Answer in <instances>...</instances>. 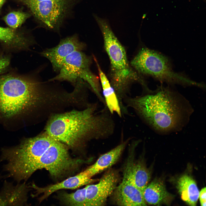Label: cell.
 Returning a JSON list of instances; mask_svg holds the SVG:
<instances>
[{
  "instance_id": "cell-1",
  "label": "cell",
  "mask_w": 206,
  "mask_h": 206,
  "mask_svg": "<svg viewBox=\"0 0 206 206\" xmlns=\"http://www.w3.org/2000/svg\"><path fill=\"white\" fill-rule=\"evenodd\" d=\"M66 102L58 85L12 74L0 76V114L5 118L34 112L44 121L62 111Z\"/></svg>"
},
{
  "instance_id": "cell-2",
  "label": "cell",
  "mask_w": 206,
  "mask_h": 206,
  "mask_svg": "<svg viewBox=\"0 0 206 206\" xmlns=\"http://www.w3.org/2000/svg\"><path fill=\"white\" fill-rule=\"evenodd\" d=\"M97 102L82 109L54 114L47 120L44 130L72 150H79L93 139L107 138L114 133L115 123L107 107L98 110Z\"/></svg>"
},
{
  "instance_id": "cell-3",
  "label": "cell",
  "mask_w": 206,
  "mask_h": 206,
  "mask_svg": "<svg viewBox=\"0 0 206 206\" xmlns=\"http://www.w3.org/2000/svg\"><path fill=\"white\" fill-rule=\"evenodd\" d=\"M123 102L147 125L160 134L181 130L193 112L186 98L167 87H160L155 92L135 97L127 96Z\"/></svg>"
},
{
  "instance_id": "cell-4",
  "label": "cell",
  "mask_w": 206,
  "mask_h": 206,
  "mask_svg": "<svg viewBox=\"0 0 206 206\" xmlns=\"http://www.w3.org/2000/svg\"><path fill=\"white\" fill-rule=\"evenodd\" d=\"M94 16L102 31L104 47L110 59L112 78L111 85L114 88L120 105L127 96L129 84L134 81H140L146 86L130 66L124 48L112 30L108 21L96 15Z\"/></svg>"
},
{
  "instance_id": "cell-5",
  "label": "cell",
  "mask_w": 206,
  "mask_h": 206,
  "mask_svg": "<svg viewBox=\"0 0 206 206\" xmlns=\"http://www.w3.org/2000/svg\"><path fill=\"white\" fill-rule=\"evenodd\" d=\"M131 65L139 73L150 76L161 82L205 87L203 84L174 72L166 57L148 48H142L131 61Z\"/></svg>"
},
{
  "instance_id": "cell-6",
  "label": "cell",
  "mask_w": 206,
  "mask_h": 206,
  "mask_svg": "<svg viewBox=\"0 0 206 206\" xmlns=\"http://www.w3.org/2000/svg\"><path fill=\"white\" fill-rule=\"evenodd\" d=\"M91 63L90 57L82 51H75L66 57L58 74L48 81H66L74 86L77 80L81 79L88 83L100 101L105 105L98 78L90 70Z\"/></svg>"
},
{
  "instance_id": "cell-7",
  "label": "cell",
  "mask_w": 206,
  "mask_h": 206,
  "mask_svg": "<svg viewBox=\"0 0 206 206\" xmlns=\"http://www.w3.org/2000/svg\"><path fill=\"white\" fill-rule=\"evenodd\" d=\"M47 28L58 31L77 0H15Z\"/></svg>"
},
{
  "instance_id": "cell-8",
  "label": "cell",
  "mask_w": 206,
  "mask_h": 206,
  "mask_svg": "<svg viewBox=\"0 0 206 206\" xmlns=\"http://www.w3.org/2000/svg\"><path fill=\"white\" fill-rule=\"evenodd\" d=\"M68 149L66 145L56 139L37 160L33 167V173L44 169L53 177L58 178L78 167L83 161L72 158Z\"/></svg>"
},
{
  "instance_id": "cell-9",
  "label": "cell",
  "mask_w": 206,
  "mask_h": 206,
  "mask_svg": "<svg viewBox=\"0 0 206 206\" xmlns=\"http://www.w3.org/2000/svg\"><path fill=\"white\" fill-rule=\"evenodd\" d=\"M119 176L117 172L109 170L95 184L86 186L87 206L104 205L108 198L112 194L117 185Z\"/></svg>"
},
{
  "instance_id": "cell-10",
  "label": "cell",
  "mask_w": 206,
  "mask_h": 206,
  "mask_svg": "<svg viewBox=\"0 0 206 206\" xmlns=\"http://www.w3.org/2000/svg\"><path fill=\"white\" fill-rule=\"evenodd\" d=\"M86 47L85 44L80 41L78 35L75 34L62 39L57 45L46 49L40 54L49 61L54 71L58 72L68 55L75 51H82Z\"/></svg>"
},
{
  "instance_id": "cell-11",
  "label": "cell",
  "mask_w": 206,
  "mask_h": 206,
  "mask_svg": "<svg viewBox=\"0 0 206 206\" xmlns=\"http://www.w3.org/2000/svg\"><path fill=\"white\" fill-rule=\"evenodd\" d=\"M112 194L115 203L121 206H146L142 191L131 182L123 178Z\"/></svg>"
},
{
  "instance_id": "cell-12",
  "label": "cell",
  "mask_w": 206,
  "mask_h": 206,
  "mask_svg": "<svg viewBox=\"0 0 206 206\" xmlns=\"http://www.w3.org/2000/svg\"><path fill=\"white\" fill-rule=\"evenodd\" d=\"M123 178L134 184L142 192L148 184L150 173L142 161L135 160L132 157L128 159L123 171Z\"/></svg>"
},
{
  "instance_id": "cell-13",
  "label": "cell",
  "mask_w": 206,
  "mask_h": 206,
  "mask_svg": "<svg viewBox=\"0 0 206 206\" xmlns=\"http://www.w3.org/2000/svg\"><path fill=\"white\" fill-rule=\"evenodd\" d=\"M96 181V179H93L88 177L83 171L60 182L45 187H38L34 184H33L32 186L36 190V193L35 195L43 194L40 199L41 201L57 190L63 189H75L94 182Z\"/></svg>"
},
{
  "instance_id": "cell-14",
  "label": "cell",
  "mask_w": 206,
  "mask_h": 206,
  "mask_svg": "<svg viewBox=\"0 0 206 206\" xmlns=\"http://www.w3.org/2000/svg\"><path fill=\"white\" fill-rule=\"evenodd\" d=\"M0 41L9 48L17 50L27 49L35 43L23 30L1 26Z\"/></svg>"
},
{
  "instance_id": "cell-15",
  "label": "cell",
  "mask_w": 206,
  "mask_h": 206,
  "mask_svg": "<svg viewBox=\"0 0 206 206\" xmlns=\"http://www.w3.org/2000/svg\"><path fill=\"white\" fill-rule=\"evenodd\" d=\"M131 138H128L110 151L101 155L92 165L84 171L89 177L108 169L114 165L120 157Z\"/></svg>"
},
{
  "instance_id": "cell-16",
  "label": "cell",
  "mask_w": 206,
  "mask_h": 206,
  "mask_svg": "<svg viewBox=\"0 0 206 206\" xmlns=\"http://www.w3.org/2000/svg\"><path fill=\"white\" fill-rule=\"evenodd\" d=\"M94 60L99 72L106 106L112 114L115 112L119 117H122L121 107L116 92L101 69L96 60L95 58Z\"/></svg>"
},
{
  "instance_id": "cell-17",
  "label": "cell",
  "mask_w": 206,
  "mask_h": 206,
  "mask_svg": "<svg viewBox=\"0 0 206 206\" xmlns=\"http://www.w3.org/2000/svg\"><path fill=\"white\" fill-rule=\"evenodd\" d=\"M177 188L182 199L191 206H196L199 191L195 181L190 176L184 175L178 179Z\"/></svg>"
},
{
  "instance_id": "cell-18",
  "label": "cell",
  "mask_w": 206,
  "mask_h": 206,
  "mask_svg": "<svg viewBox=\"0 0 206 206\" xmlns=\"http://www.w3.org/2000/svg\"><path fill=\"white\" fill-rule=\"evenodd\" d=\"M142 192L146 203L151 205L160 204L166 202L170 196L163 182L157 179L148 184Z\"/></svg>"
},
{
  "instance_id": "cell-19",
  "label": "cell",
  "mask_w": 206,
  "mask_h": 206,
  "mask_svg": "<svg viewBox=\"0 0 206 206\" xmlns=\"http://www.w3.org/2000/svg\"><path fill=\"white\" fill-rule=\"evenodd\" d=\"M0 193V205L8 204L23 205L27 199L28 189L25 183L17 186H11L10 187L6 185Z\"/></svg>"
},
{
  "instance_id": "cell-20",
  "label": "cell",
  "mask_w": 206,
  "mask_h": 206,
  "mask_svg": "<svg viewBox=\"0 0 206 206\" xmlns=\"http://www.w3.org/2000/svg\"><path fill=\"white\" fill-rule=\"evenodd\" d=\"M60 199L67 205L86 206V187L70 193L63 192L60 195Z\"/></svg>"
},
{
  "instance_id": "cell-21",
  "label": "cell",
  "mask_w": 206,
  "mask_h": 206,
  "mask_svg": "<svg viewBox=\"0 0 206 206\" xmlns=\"http://www.w3.org/2000/svg\"><path fill=\"white\" fill-rule=\"evenodd\" d=\"M31 16L30 13L22 10L13 11L4 16L2 19L9 27L17 29Z\"/></svg>"
},
{
  "instance_id": "cell-22",
  "label": "cell",
  "mask_w": 206,
  "mask_h": 206,
  "mask_svg": "<svg viewBox=\"0 0 206 206\" xmlns=\"http://www.w3.org/2000/svg\"><path fill=\"white\" fill-rule=\"evenodd\" d=\"M9 62V58L0 55V76L7 69Z\"/></svg>"
},
{
  "instance_id": "cell-23",
  "label": "cell",
  "mask_w": 206,
  "mask_h": 206,
  "mask_svg": "<svg viewBox=\"0 0 206 206\" xmlns=\"http://www.w3.org/2000/svg\"><path fill=\"white\" fill-rule=\"evenodd\" d=\"M206 188H202L199 193V198L201 205L202 206H206Z\"/></svg>"
},
{
  "instance_id": "cell-24",
  "label": "cell",
  "mask_w": 206,
  "mask_h": 206,
  "mask_svg": "<svg viewBox=\"0 0 206 206\" xmlns=\"http://www.w3.org/2000/svg\"><path fill=\"white\" fill-rule=\"evenodd\" d=\"M6 0H0V13L2 7Z\"/></svg>"
}]
</instances>
